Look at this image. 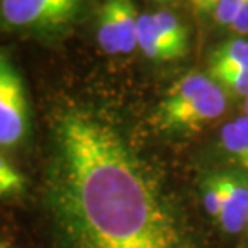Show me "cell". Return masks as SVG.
Wrapping results in <instances>:
<instances>
[{"mask_svg": "<svg viewBox=\"0 0 248 248\" xmlns=\"http://www.w3.org/2000/svg\"><path fill=\"white\" fill-rule=\"evenodd\" d=\"M90 0H2L0 29L15 34L56 35L77 23Z\"/></svg>", "mask_w": 248, "mask_h": 248, "instance_id": "obj_3", "label": "cell"}, {"mask_svg": "<svg viewBox=\"0 0 248 248\" xmlns=\"http://www.w3.org/2000/svg\"><path fill=\"white\" fill-rule=\"evenodd\" d=\"M138 48L142 55L155 61H170L168 51L157 31L152 13H140L138 19Z\"/></svg>", "mask_w": 248, "mask_h": 248, "instance_id": "obj_10", "label": "cell"}, {"mask_svg": "<svg viewBox=\"0 0 248 248\" xmlns=\"http://www.w3.org/2000/svg\"><path fill=\"white\" fill-rule=\"evenodd\" d=\"M140 13L133 0H104L98 13V45L108 55L138 48Z\"/></svg>", "mask_w": 248, "mask_h": 248, "instance_id": "obj_5", "label": "cell"}, {"mask_svg": "<svg viewBox=\"0 0 248 248\" xmlns=\"http://www.w3.org/2000/svg\"><path fill=\"white\" fill-rule=\"evenodd\" d=\"M247 0H218L213 8V18L219 26L231 28L239 16Z\"/></svg>", "mask_w": 248, "mask_h": 248, "instance_id": "obj_13", "label": "cell"}, {"mask_svg": "<svg viewBox=\"0 0 248 248\" xmlns=\"http://www.w3.org/2000/svg\"><path fill=\"white\" fill-rule=\"evenodd\" d=\"M245 115L248 117V94L245 96Z\"/></svg>", "mask_w": 248, "mask_h": 248, "instance_id": "obj_18", "label": "cell"}, {"mask_svg": "<svg viewBox=\"0 0 248 248\" xmlns=\"http://www.w3.org/2000/svg\"><path fill=\"white\" fill-rule=\"evenodd\" d=\"M218 0H191L194 10H197V12H210V10L215 8V5Z\"/></svg>", "mask_w": 248, "mask_h": 248, "instance_id": "obj_16", "label": "cell"}, {"mask_svg": "<svg viewBox=\"0 0 248 248\" xmlns=\"http://www.w3.org/2000/svg\"><path fill=\"white\" fill-rule=\"evenodd\" d=\"M216 82L224 85L232 93L247 96L248 94V72H228L215 77Z\"/></svg>", "mask_w": 248, "mask_h": 248, "instance_id": "obj_14", "label": "cell"}, {"mask_svg": "<svg viewBox=\"0 0 248 248\" xmlns=\"http://www.w3.org/2000/svg\"><path fill=\"white\" fill-rule=\"evenodd\" d=\"M0 3H2V0H0Z\"/></svg>", "mask_w": 248, "mask_h": 248, "instance_id": "obj_20", "label": "cell"}, {"mask_svg": "<svg viewBox=\"0 0 248 248\" xmlns=\"http://www.w3.org/2000/svg\"><path fill=\"white\" fill-rule=\"evenodd\" d=\"M29 130L24 82L7 53L0 51V146L19 144Z\"/></svg>", "mask_w": 248, "mask_h": 248, "instance_id": "obj_4", "label": "cell"}, {"mask_svg": "<svg viewBox=\"0 0 248 248\" xmlns=\"http://www.w3.org/2000/svg\"><path fill=\"white\" fill-rule=\"evenodd\" d=\"M0 248H12V247H10L8 244H7V242H5V240H2V239H0Z\"/></svg>", "mask_w": 248, "mask_h": 248, "instance_id": "obj_17", "label": "cell"}, {"mask_svg": "<svg viewBox=\"0 0 248 248\" xmlns=\"http://www.w3.org/2000/svg\"><path fill=\"white\" fill-rule=\"evenodd\" d=\"M157 31L162 37V42L170 56V61L179 60L187 53V31L179 23V19L170 12H155L152 13Z\"/></svg>", "mask_w": 248, "mask_h": 248, "instance_id": "obj_8", "label": "cell"}, {"mask_svg": "<svg viewBox=\"0 0 248 248\" xmlns=\"http://www.w3.org/2000/svg\"><path fill=\"white\" fill-rule=\"evenodd\" d=\"M228 98L215 78L187 74L167 92L159 104L157 124L162 130L199 131L226 112Z\"/></svg>", "mask_w": 248, "mask_h": 248, "instance_id": "obj_2", "label": "cell"}, {"mask_svg": "<svg viewBox=\"0 0 248 248\" xmlns=\"http://www.w3.org/2000/svg\"><path fill=\"white\" fill-rule=\"evenodd\" d=\"M223 183V205L218 224L228 234H239L248 221V181L244 176L219 175Z\"/></svg>", "mask_w": 248, "mask_h": 248, "instance_id": "obj_6", "label": "cell"}, {"mask_svg": "<svg viewBox=\"0 0 248 248\" xmlns=\"http://www.w3.org/2000/svg\"><path fill=\"white\" fill-rule=\"evenodd\" d=\"M203 207L212 218L218 219L221 213V205H223V183H221V176L215 175L210 176L203 184L202 192Z\"/></svg>", "mask_w": 248, "mask_h": 248, "instance_id": "obj_12", "label": "cell"}, {"mask_svg": "<svg viewBox=\"0 0 248 248\" xmlns=\"http://www.w3.org/2000/svg\"><path fill=\"white\" fill-rule=\"evenodd\" d=\"M247 232H248V221H247Z\"/></svg>", "mask_w": 248, "mask_h": 248, "instance_id": "obj_19", "label": "cell"}, {"mask_svg": "<svg viewBox=\"0 0 248 248\" xmlns=\"http://www.w3.org/2000/svg\"><path fill=\"white\" fill-rule=\"evenodd\" d=\"M219 144L242 168L248 170V117L235 119L223 126L219 133Z\"/></svg>", "mask_w": 248, "mask_h": 248, "instance_id": "obj_9", "label": "cell"}, {"mask_svg": "<svg viewBox=\"0 0 248 248\" xmlns=\"http://www.w3.org/2000/svg\"><path fill=\"white\" fill-rule=\"evenodd\" d=\"M26 189V179L8 160L0 155V200L16 197Z\"/></svg>", "mask_w": 248, "mask_h": 248, "instance_id": "obj_11", "label": "cell"}, {"mask_svg": "<svg viewBox=\"0 0 248 248\" xmlns=\"http://www.w3.org/2000/svg\"><path fill=\"white\" fill-rule=\"evenodd\" d=\"M213 78L228 72H248V39L237 37L216 48L210 58Z\"/></svg>", "mask_w": 248, "mask_h": 248, "instance_id": "obj_7", "label": "cell"}, {"mask_svg": "<svg viewBox=\"0 0 248 248\" xmlns=\"http://www.w3.org/2000/svg\"><path fill=\"white\" fill-rule=\"evenodd\" d=\"M48 146L44 208L55 248H199L160 175L109 120L64 108Z\"/></svg>", "mask_w": 248, "mask_h": 248, "instance_id": "obj_1", "label": "cell"}, {"mask_svg": "<svg viewBox=\"0 0 248 248\" xmlns=\"http://www.w3.org/2000/svg\"><path fill=\"white\" fill-rule=\"evenodd\" d=\"M231 29L239 35H248V0L242 7L239 16L234 21V24L231 26Z\"/></svg>", "mask_w": 248, "mask_h": 248, "instance_id": "obj_15", "label": "cell"}]
</instances>
